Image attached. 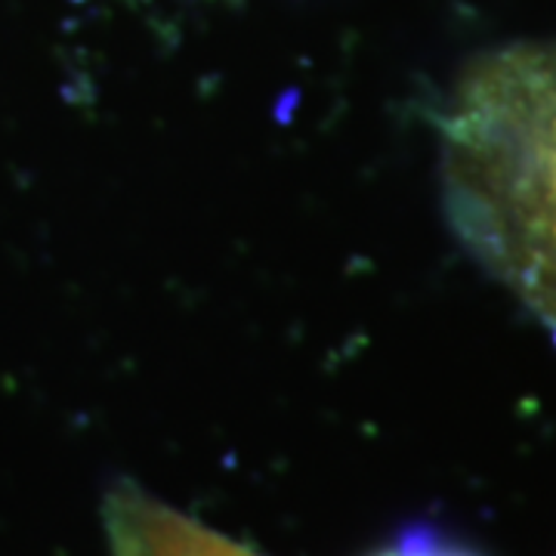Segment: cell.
<instances>
[{
  "instance_id": "cell-1",
  "label": "cell",
  "mask_w": 556,
  "mask_h": 556,
  "mask_svg": "<svg viewBox=\"0 0 556 556\" xmlns=\"http://www.w3.org/2000/svg\"><path fill=\"white\" fill-rule=\"evenodd\" d=\"M439 134L457 236L556 331V43L479 62Z\"/></svg>"
},
{
  "instance_id": "cell-2",
  "label": "cell",
  "mask_w": 556,
  "mask_h": 556,
  "mask_svg": "<svg viewBox=\"0 0 556 556\" xmlns=\"http://www.w3.org/2000/svg\"><path fill=\"white\" fill-rule=\"evenodd\" d=\"M105 535L112 556H260L177 514L137 482H121L105 497Z\"/></svg>"
},
{
  "instance_id": "cell-3",
  "label": "cell",
  "mask_w": 556,
  "mask_h": 556,
  "mask_svg": "<svg viewBox=\"0 0 556 556\" xmlns=\"http://www.w3.org/2000/svg\"><path fill=\"white\" fill-rule=\"evenodd\" d=\"M378 556H473L467 551H457V547H448L442 544L437 535L430 532H415V535H405L399 544H393L390 551H383Z\"/></svg>"
}]
</instances>
